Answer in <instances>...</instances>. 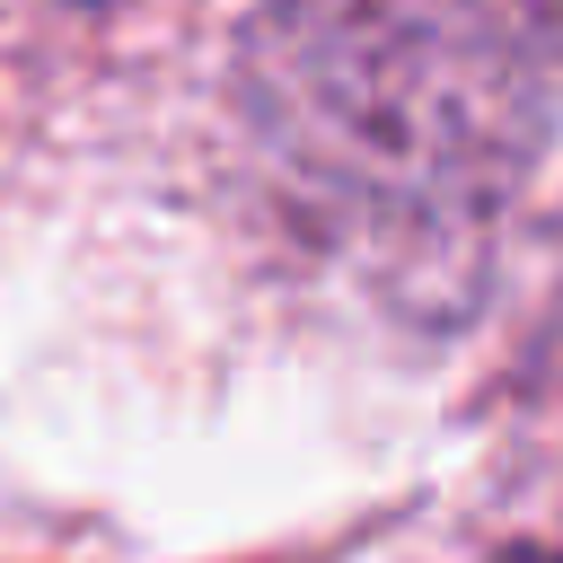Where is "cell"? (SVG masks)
<instances>
[{
  "label": "cell",
  "mask_w": 563,
  "mask_h": 563,
  "mask_svg": "<svg viewBox=\"0 0 563 563\" xmlns=\"http://www.w3.org/2000/svg\"><path fill=\"white\" fill-rule=\"evenodd\" d=\"M545 26H554V44H563V0H545Z\"/></svg>",
  "instance_id": "obj_2"
},
{
  "label": "cell",
  "mask_w": 563,
  "mask_h": 563,
  "mask_svg": "<svg viewBox=\"0 0 563 563\" xmlns=\"http://www.w3.org/2000/svg\"><path fill=\"white\" fill-rule=\"evenodd\" d=\"M501 563H563V554H501Z\"/></svg>",
  "instance_id": "obj_3"
},
{
  "label": "cell",
  "mask_w": 563,
  "mask_h": 563,
  "mask_svg": "<svg viewBox=\"0 0 563 563\" xmlns=\"http://www.w3.org/2000/svg\"><path fill=\"white\" fill-rule=\"evenodd\" d=\"M264 150L352 220L449 238L537 158V62L475 0H282L246 35Z\"/></svg>",
  "instance_id": "obj_1"
}]
</instances>
